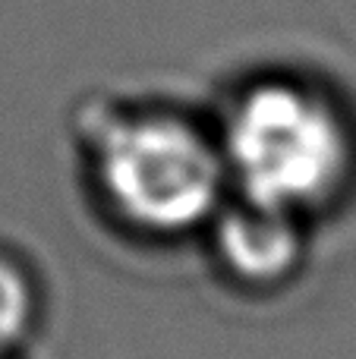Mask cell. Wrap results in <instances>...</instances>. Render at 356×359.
Listing matches in <instances>:
<instances>
[{
	"label": "cell",
	"mask_w": 356,
	"mask_h": 359,
	"mask_svg": "<svg viewBox=\"0 0 356 359\" xmlns=\"http://www.w3.org/2000/svg\"><path fill=\"white\" fill-rule=\"evenodd\" d=\"M95 170L117 215L149 233L193 230L224 205L218 139L170 114L107 120L95 136Z\"/></svg>",
	"instance_id": "obj_2"
},
{
	"label": "cell",
	"mask_w": 356,
	"mask_h": 359,
	"mask_svg": "<svg viewBox=\"0 0 356 359\" xmlns=\"http://www.w3.org/2000/svg\"><path fill=\"white\" fill-rule=\"evenodd\" d=\"M300 215L240 198L237 205H221L214 221V249L231 274L246 284H275L287 278L303 255Z\"/></svg>",
	"instance_id": "obj_3"
},
{
	"label": "cell",
	"mask_w": 356,
	"mask_h": 359,
	"mask_svg": "<svg viewBox=\"0 0 356 359\" xmlns=\"http://www.w3.org/2000/svg\"><path fill=\"white\" fill-rule=\"evenodd\" d=\"M35 309L38 299L29 274L16 262L0 255V359L25 341L35 322Z\"/></svg>",
	"instance_id": "obj_4"
},
{
	"label": "cell",
	"mask_w": 356,
	"mask_h": 359,
	"mask_svg": "<svg viewBox=\"0 0 356 359\" xmlns=\"http://www.w3.org/2000/svg\"><path fill=\"white\" fill-rule=\"evenodd\" d=\"M240 198L303 215L331 202L356 161L353 133L315 88L262 82L233 101L218 136Z\"/></svg>",
	"instance_id": "obj_1"
}]
</instances>
